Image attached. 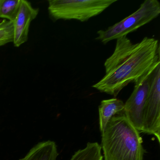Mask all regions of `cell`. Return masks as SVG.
Returning <instances> with one entry per match:
<instances>
[{
    "label": "cell",
    "mask_w": 160,
    "mask_h": 160,
    "mask_svg": "<svg viewBox=\"0 0 160 160\" xmlns=\"http://www.w3.org/2000/svg\"><path fill=\"white\" fill-rule=\"evenodd\" d=\"M112 55L105 62V75L92 88L117 97L131 83H136L160 64L159 42L145 37L133 44L127 36L116 40Z\"/></svg>",
    "instance_id": "6da1fadb"
},
{
    "label": "cell",
    "mask_w": 160,
    "mask_h": 160,
    "mask_svg": "<svg viewBox=\"0 0 160 160\" xmlns=\"http://www.w3.org/2000/svg\"><path fill=\"white\" fill-rule=\"evenodd\" d=\"M139 132L124 113L112 117L102 134L103 160H143L145 150Z\"/></svg>",
    "instance_id": "7a4b0ae2"
},
{
    "label": "cell",
    "mask_w": 160,
    "mask_h": 160,
    "mask_svg": "<svg viewBox=\"0 0 160 160\" xmlns=\"http://www.w3.org/2000/svg\"><path fill=\"white\" fill-rule=\"evenodd\" d=\"M117 0H49V17L52 21L76 20L86 22L106 10Z\"/></svg>",
    "instance_id": "3957f363"
},
{
    "label": "cell",
    "mask_w": 160,
    "mask_h": 160,
    "mask_svg": "<svg viewBox=\"0 0 160 160\" xmlns=\"http://www.w3.org/2000/svg\"><path fill=\"white\" fill-rule=\"evenodd\" d=\"M160 3L157 0H146L134 12L105 30L97 32L96 38L103 44L133 32L159 16Z\"/></svg>",
    "instance_id": "277c9868"
},
{
    "label": "cell",
    "mask_w": 160,
    "mask_h": 160,
    "mask_svg": "<svg viewBox=\"0 0 160 160\" xmlns=\"http://www.w3.org/2000/svg\"><path fill=\"white\" fill-rule=\"evenodd\" d=\"M142 132L153 135L160 143V64L151 76L144 108Z\"/></svg>",
    "instance_id": "5b68a950"
},
{
    "label": "cell",
    "mask_w": 160,
    "mask_h": 160,
    "mask_svg": "<svg viewBox=\"0 0 160 160\" xmlns=\"http://www.w3.org/2000/svg\"><path fill=\"white\" fill-rule=\"evenodd\" d=\"M152 72L144 76L135 83L132 92L124 103V115L137 131L142 132L144 108Z\"/></svg>",
    "instance_id": "8992f818"
},
{
    "label": "cell",
    "mask_w": 160,
    "mask_h": 160,
    "mask_svg": "<svg viewBox=\"0 0 160 160\" xmlns=\"http://www.w3.org/2000/svg\"><path fill=\"white\" fill-rule=\"evenodd\" d=\"M39 12V8H33L30 2L26 0H21L18 14L13 22V42L15 47H19L28 41L30 25Z\"/></svg>",
    "instance_id": "52a82bcc"
},
{
    "label": "cell",
    "mask_w": 160,
    "mask_h": 160,
    "mask_svg": "<svg viewBox=\"0 0 160 160\" xmlns=\"http://www.w3.org/2000/svg\"><path fill=\"white\" fill-rule=\"evenodd\" d=\"M124 103L118 98L103 100L99 106V126L102 133L109 121L117 114L123 113Z\"/></svg>",
    "instance_id": "ba28073f"
},
{
    "label": "cell",
    "mask_w": 160,
    "mask_h": 160,
    "mask_svg": "<svg viewBox=\"0 0 160 160\" xmlns=\"http://www.w3.org/2000/svg\"><path fill=\"white\" fill-rule=\"evenodd\" d=\"M58 155L56 143L48 140L36 144L19 160H57Z\"/></svg>",
    "instance_id": "9c48e42d"
},
{
    "label": "cell",
    "mask_w": 160,
    "mask_h": 160,
    "mask_svg": "<svg viewBox=\"0 0 160 160\" xmlns=\"http://www.w3.org/2000/svg\"><path fill=\"white\" fill-rule=\"evenodd\" d=\"M70 160H103L101 146L98 142H88L85 148L76 152Z\"/></svg>",
    "instance_id": "30bf717a"
},
{
    "label": "cell",
    "mask_w": 160,
    "mask_h": 160,
    "mask_svg": "<svg viewBox=\"0 0 160 160\" xmlns=\"http://www.w3.org/2000/svg\"><path fill=\"white\" fill-rule=\"evenodd\" d=\"M21 0H2L0 4V18L14 22L20 8Z\"/></svg>",
    "instance_id": "8fae6325"
},
{
    "label": "cell",
    "mask_w": 160,
    "mask_h": 160,
    "mask_svg": "<svg viewBox=\"0 0 160 160\" xmlns=\"http://www.w3.org/2000/svg\"><path fill=\"white\" fill-rule=\"evenodd\" d=\"M13 22L3 19L0 22V47L13 42Z\"/></svg>",
    "instance_id": "7c38bea8"
},
{
    "label": "cell",
    "mask_w": 160,
    "mask_h": 160,
    "mask_svg": "<svg viewBox=\"0 0 160 160\" xmlns=\"http://www.w3.org/2000/svg\"><path fill=\"white\" fill-rule=\"evenodd\" d=\"M2 2V0H0V4Z\"/></svg>",
    "instance_id": "4fadbf2b"
}]
</instances>
